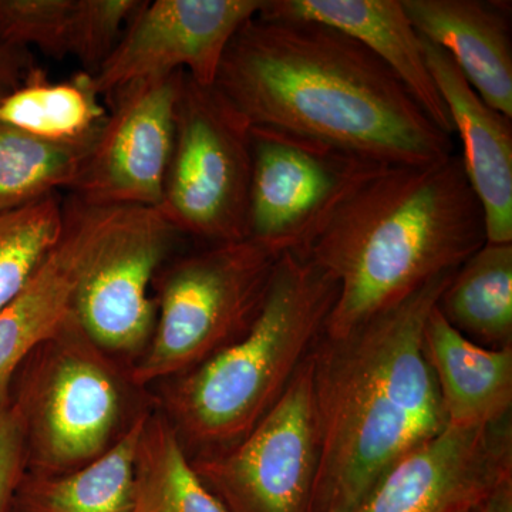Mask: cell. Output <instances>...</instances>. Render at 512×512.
Segmentation results:
<instances>
[{"mask_svg": "<svg viewBox=\"0 0 512 512\" xmlns=\"http://www.w3.org/2000/svg\"><path fill=\"white\" fill-rule=\"evenodd\" d=\"M214 86L251 126L379 164L430 165L454 154L453 137L386 64L320 23L256 15L232 37Z\"/></svg>", "mask_w": 512, "mask_h": 512, "instance_id": "6da1fadb", "label": "cell"}, {"mask_svg": "<svg viewBox=\"0 0 512 512\" xmlns=\"http://www.w3.org/2000/svg\"><path fill=\"white\" fill-rule=\"evenodd\" d=\"M454 272L348 335L323 333L313 348L312 512H352L393 464L448 426L423 338Z\"/></svg>", "mask_w": 512, "mask_h": 512, "instance_id": "7a4b0ae2", "label": "cell"}, {"mask_svg": "<svg viewBox=\"0 0 512 512\" xmlns=\"http://www.w3.org/2000/svg\"><path fill=\"white\" fill-rule=\"evenodd\" d=\"M485 242L483 208L460 154L430 165H386L302 252L339 285L325 335H348L457 271Z\"/></svg>", "mask_w": 512, "mask_h": 512, "instance_id": "3957f363", "label": "cell"}, {"mask_svg": "<svg viewBox=\"0 0 512 512\" xmlns=\"http://www.w3.org/2000/svg\"><path fill=\"white\" fill-rule=\"evenodd\" d=\"M339 285L302 252H284L247 332L165 386L164 416L188 457L237 444L274 409L325 333Z\"/></svg>", "mask_w": 512, "mask_h": 512, "instance_id": "277c9868", "label": "cell"}, {"mask_svg": "<svg viewBox=\"0 0 512 512\" xmlns=\"http://www.w3.org/2000/svg\"><path fill=\"white\" fill-rule=\"evenodd\" d=\"M128 369L87 336L73 313L29 356L10 397L25 423L29 474L70 473L121 439L144 413L131 414L137 386Z\"/></svg>", "mask_w": 512, "mask_h": 512, "instance_id": "5b68a950", "label": "cell"}, {"mask_svg": "<svg viewBox=\"0 0 512 512\" xmlns=\"http://www.w3.org/2000/svg\"><path fill=\"white\" fill-rule=\"evenodd\" d=\"M282 254L247 238L168 261L153 284V338L128 369L131 382L141 389L173 379L241 338L264 305Z\"/></svg>", "mask_w": 512, "mask_h": 512, "instance_id": "8992f818", "label": "cell"}, {"mask_svg": "<svg viewBox=\"0 0 512 512\" xmlns=\"http://www.w3.org/2000/svg\"><path fill=\"white\" fill-rule=\"evenodd\" d=\"M63 204L77 235L74 318L107 355L138 360L156 326L154 279L183 235L157 208Z\"/></svg>", "mask_w": 512, "mask_h": 512, "instance_id": "52a82bcc", "label": "cell"}, {"mask_svg": "<svg viewBox=\"0 0 512 512\" xmlns=\"http://www.w3.org/2000/svg\"><path fill=\"white\" fill-rule=\"evenodd\" d=\"M251 124L215 86L184 74L163 200L157 210L183 237L208 245L249 238Z\"/></svg>", "mask_w": 512, "mask_h": 512, "instance_id": "ba28073f", "label": "cell"}, {"mask_svg": "<svg viewBox=\"0 0 512 512\" xmlns=\"http://www.w3.org/2000/svg\"><path fill=\"white\" fill-rule=\"evenodd\" d=\"M249 238L303 252L359 185L386 167L342 148L251 126Z\"/></svg>", "mask_w": 512, "mask_h": 512, "instance_id": "9c48e42d", "label": "cell"}, {"mask_svg": "<svg viewBox=\"0 0 512 512\" xmlns=\"http://www.w3.org/2000/svg\"><path fill=\"white\" fill-rule=\"evenodd\" d=\"M190 460L228 512H312L318 433L311 355L244 439Z\"/></svg>", "mask_w": 512, "mask_h": 512, "instance_id": "30bf717a", "label": "cell"}, {"mask_svg": "<svg viewBox=\"0 0 512 512\" xmlns=\"http://www.w3.org/2000/svg\"><path fill=\"white\" fill-rule=\"evenodd\" d=\"M183 70L127 84L107 97L109 116L72 197L92 207L158 208L175 137Z\"/></svg>", "mask_w": 512, "mask_h": 512, "instance_id": "8fae6325", "label": "cell"}, {"mask_svg": "<svg viewBox=\"0 0 512 512\" xmlns=\"http://www.w3.org/2000/svg\"><path fill=\"white\" fill-rule=\"evenodd\" d=\"M264 0H144L106 63L94 74L104 99L151 77L183 70L214 86L232 37Z\"/></svg>", "mask_w": 512, "mask_h": 512, "instance_id": "7c38bea8", "label": "cell"}, {"mask_svg": "<svg viewBox=\"0 0 512 512\" xmlns=\"http://www.w3.org/2000/svg\"><path fill=\"white\" fill-rule=\"evenodd\" d=\"M512 476V419L457 429L407 453L352 512H474L495 485Z\"/></svg>", "mask_w": 512, "mask_h": 512, "instance_id": "4fadbf2b", "label": "cell"}, {"mask_svg": "<svg viewBox=\"0 0 512 512\" xmlns=\"http://www.w3.org/2000/svg\"><path fill=\"white\" fill-rule=\"evenodd\" d=\"M421 43L454 133L463 144L461 163L483 208L487 242L512 244V119L478 96L444 50L424 37Z\"/></svg>", "mask_w": 512, "mask_h": 512, "instance_id": "5bb4252c", "label": "cell"}, {"mask_svg": "<svg viewBox=\"0 0 512 512\" xmlns=\"http://www.w3.org/2000/svg\"><path fill=\"white\" fill-rule=\"evenodd\" d=\"M258 15L320 23L353 37L386 64L436 126L453 137L450 114L402 0H264Z\"/></svg>", "mask_w": 512, "mask_h": 512, "instance_id": "9a60e30c", "label": "cell"}, {"mask_svg": "<svg viewBox=\"0 0 512 512\" xmlns=\"http://www.w3.org/2000/svg\"><path fill=\"white\" fill-rule=\"evenodd\" d=\"M417 33L451 57L468 84L512 119L511 3L402 0Z\"/></svg>", "mask_w": 512, "mask_h": 512, "instance_id": "2e32d148", "label": "cell"}, {"mask_svg": "<svg viewBox=\"0 0 512 512\" xmlns=\"http://www.w3.org/2000/svg\"><path fill=\"white\" fill-rule=\"evenodd\" d=\"M423 345L448 426L480 429L511 416L512 346L478 345L454 329L437 305L427 319Z\"/></svg>", "mask_w": 512, "mask_h": 512, "instance_id": "e0dca14e", "label": "cell"}, {"mask_svg": "<svg viewBox=\"0 0 512 512\" xmlns=\"http://www.w3.org/2000/svg\"><path fill=\"white\" fill-rule=\"evenodd\" d=\"M63 215V234L55 249L22 291L0 309V407L10 402L23 363L73 313L77 235L64 205Z\"/></svg>", "mask_w": 512, "mask_h": 512, "instance_id": "ac0fdd59", "label": "cell"}, {"mask_svg": "<svg viewBox=\"0 0 512 512\" xmlns=\"http://www.w3.org/2000/svg\"><path fill=\"white\" fill-rule=\"evenodd\" d=\"M150 410L138 416L121 439L92 463L59 476L26 473L16 512H136L137 456Z\"/></svg>", "mask_w": 512, "mask_h": 512, "instance_id": "d6986e66", "label": "cell"}, {"mask_svg": "<svg viewBox=\"0 0 512 512\" xmlns=\"http://www.w3.org/2000/svg\"><path fill=\"white\" fill-rule=\"evenodd\" d=\"M93 74L74 73L52 82L45 70L33 67L12 92L0 96V123L57 146L90 153L109 110Z\"/></svg>", "mask_w": 512, "mask_h": 512, "instance_id": "ffe728a7", "label": "cell"}, {"mask_svg": "<svg viewBox=\"0 0 512 512\" xmlns=\"http://www.w3.org/2000/svg\"><path fill=\"white\" fill-rule=\"evenodd\" d=\"M437 309L478 345L511 348L512 244L485 242L451 276Z\"/></svg>", "mask_w": 512, "mask_h": 512, "instance_id": "44dd1931", "label": "cell"}, {"mask_svg": "<svg viewBox=\"0 0 512 512\" xmlns=\"http://www.w3.org/2000/svg\"><path fill=\"white\" fill-rule=\"evenodd\" d=\"M136 512H228L195 473L164 414H148L141 434Z\"/></svg>", "mask_w": 512, "mask_h": 512, "instance_id": "7402d4cb", "label": "cell"}, {"mask_svg": "<svg viewBox=\"0 0 512 512\" xmlns=\"http://www.w3.org/2000/svg\"><path fill=\"white\" fill-rule=\"evenodd\" d=\"M87 156L0 123V215L72 190Z\"/></svg>", "mask_w": 512, "mask_h": 512, "instance_id": "603a6c76", "label": "cell"}, {"mask_svg": "<svg viewBox=\"0 0 512 512\" xmlns=\"http://www.w3.org/2000/svg\"><path fill=\"white\" fill-rule=\"evenodd\" d=\"M63 224L59 194L0 215V309L22 291L55 249Z\"/></svg>", "mask_w": 512, "mask_h": 512, "instance_id": "cb8c5ba5", "label": "cell"}, {"mask_svg": "<svg viewBox=\"0 0 512 512\" xmlns=\"http://www.w3.org/2000/svg\"><path fill=\"white\" fill-rule=\"evenodd\" d=\"M0 45L36 47L55 59H79L82 0H0Z\"/></svg>", "mask_w": 512, "mask_h": 512, "instance_id": "d4e9b609", "label": "cell"}, {"mask_svg": "<svg viewBox=\"0 0 512 512\" xmlns=\"http://www.w3.org/2000/svg\"><path fill=\"white\" fill-rule=\"evenodd\" d=\"M28 473L25 423L18 404L0 407V512H9L23 477Z\"/></svg>", "mask_w": 512, "mask_h": 512, "instance_id": "484cf974", "label": "cell"}, {"mask_svg": "<svg viewBox=\"0 0 512 512\" xmlns=\"http://www.w3.org/2000/svg\"><path fill=\"white\" fill-rule=\"evenodd\" d=\"M35 66L28 49L0 45V96L19 87Z\"/></svg>", "mask_w": 512, "mask_h": 512, "instance_id": "4316f807", "label": "cell"}, {"mask_svg": "<svg viewBox=\"0 0 512 512\" xmlns=\"http://www.w3.org/2000/svg\"><path fill=\"white\" fill-rule=\"evenodd\" d=\"M474 512H512V476L495 485Z\"/></svg>", "mask_w": 512, "mask_h": 512, "instance_id": "83f0119b", "label": "cell"}]
</instances>
